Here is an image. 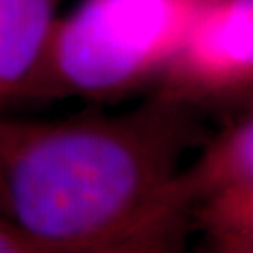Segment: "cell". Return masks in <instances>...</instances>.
I'll return each mask as SVG.
<instances>
[{"mask_svg":"<svg viewBox=\"0 0 253 253\" xmlns=\"http://www.w3.org/2000/svg\"><path fill=\"white\" fill-rule=\"evenodd\" d=\"M208 0H82L61 15L41 100L110 101L157 85Z\"/></svg>","mask_w":253,"mask_h":253,"instance_id":"2","label":"cell"},{"mask_svg":"<svg viewBox=\"0 0 253 253\" xmlns=\"http://www.w3.org/2000/svg\"><path fill=\"white\" fill-rule=\"evenodd\" d=\"M62 0H0V113L41 100Z\"/></svg>","mask_w":253,"mask_h":253,"instance_id":"4","label":"cell"},{"mask_svg":"<svg viewBox=\"0 0 253 253\" xmlns=\"http://www.w3.org/2000/svg\"><path fill=\"white\" fill-rule=\"evenodd\" d=\"M198 110L152 93L121 113H0V212L46 253H188L183 160Z\"/></svg>","mask_w":253,"mask_h":253,"instance_id":"1","label":"cell"},{"mask_svg":"<svg viewBox=\"0 0 253 253\" xmlns=\"http://www.w3.org/2000/svg\"><path fill=\"white\" fill-rule=\"evenodd\" d=\"M191 222L203 232V253H253V181L199 199Z\"/></svg>","mask_w":253,"mask_h":253,"instance_id":"6","label":"cell"},{"mask_svg":"<svg viewBox=\"0 0 253 253\" xmlns=\"http://www.w3.org/2000/svg\"><path fill=\"white\" fill-rule=\"evenodd\" d=\"M154 93L198 111L253 108V0H208Z\"/></svg>","mask_w":253,"mask_h":253,"instance_id":"3","label":"cell"},{"mask_svg":"<svg viewBox=\"0 0 253 253\" xmlns=\"http://www.w3.org/2000/svg\"><path fill=\"white\" fill-rule=\"evenodd\" d=\"M0 253H46L15 224L0 216Z\"/></svg>","mask_w":253,"mask_h":253,"instance_id":"7","label":"cell"},{"mask_svg":"<svg viewBox=\"0 0 253 253\" xmlns=\"http://www.w3.org/2000/svg\"><path fill=\"white\" fill-rule=\"evenodd\" d=\"M0 216H2V212H0ZM2 217H3V216H2Z\"/></svg>","mask_w":253,"mask_h":253,"instance_id":"8","label":"cell"},{"mask_svg":"<svg viewBox=\"0 0 253 253\" xmlns=\"http://www.w3.org/2000/svg\"><path fill=\"white\" fill-rule=\"evenodd\" d=\"M253 181V108L242 111L216 136L201 144L183 167L178 191L191 206L222 188Z\"/></svg>","mask_w":253,"mask_h":253,"instance_id":"5","label":"cell"}]
</instances>
